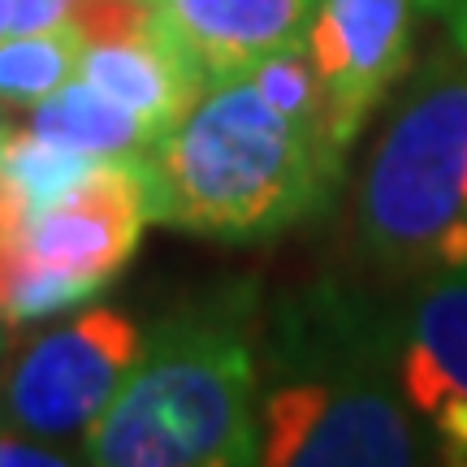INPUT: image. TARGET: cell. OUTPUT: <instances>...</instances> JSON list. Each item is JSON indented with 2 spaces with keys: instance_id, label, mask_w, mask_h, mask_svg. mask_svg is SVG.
Instances as JSON below:
<instances>
[{
  "instance_id": "6",
  "label": "cell",
  "mask_w": 467,
  "mask_h": 467,
  "mask_svg": "<svg viewBox=\"0 0 467 467\" xmlns=\"http://www.w3.org/2000/svg\"><path fill=\"white\" fill-rule=\"evenodd\" d=\"M416 0H320L307 57L325 91L329 139L347 151L377 104L407 78L416 44Z\"/></svg>"
},
{
  "instance_id": "11",
  "label": "cell",
  "mask_w": 467,
  "mask_h": 467,
  "mask_svg": "<svg viewBox=\"0 0 467 467\" xmlns=\"http://www.w3.org/2000/svg\"><path fill=\"white\" fill-rule=\"evenodd\" d=\"M26 130L66 148L91 151V156H148L161 139L134 109L104 96L83 74H74L69 83H61L35 104Z\"/></svg>"
},
{
  "instance_id": "9",
  "label": "cell",
  "mask_w": 467,
  "mask_h": 467,
  "mask_svg": "<svg viewBox=\"0 0 467 467\" xmlns=\"http://www.w3.org/2000/svg\"><path fill=\"white\" fill-rule=\"evenodd\" d=\"M91 87L121 100L148 121L156 134H169L182 121L208 87V69L178 35L169 31L161 14L121 35L91 39L78 61Z\"/></svg>"
},
{
  "instance_id": "15",
  "label": "cell",
  "mask_w": 467,
  "mask_h": 467,
  "mask_svg": "<svg viewBox=\"0 0 467 467\" xmlns=\"http://www.w3.org/2000/svg\"><path fill=\"white\" fill-rule=\"evenodd\" d=\"M69 5H74V0H14V5H9V31L31 35V31L61 26L69 17Z\"/></svg>"
},
{
  "instance_id": "5",
  "label": "cell",
  "mask_w": 467,
  "mask_h": 467,
  "mask_svg": "<svg viewBox=\"0 0 467 467\" xmlns=\"http://www.w3.org/2000/svg\"><path fill=\"white\" fill-rule=\"evenodd\" d=\"M143 355V329L113 307H87L35 337L0 377V424L35 441L83 437Z\"/></svg>"
},
{
  "instance_id": "18",
  "label": "cell",
  "mask_w": 467,
  "mask_h": 467,
  "mask_svg": "<svg viewBox=\"0 0 467 467\" xmlns=\"http://www.w3.org/2000/svg\"><path fill=\"white\" fill-rule=\"evenodd\" d=\"M9 329H14V325L0 320V377H5V364H9Z\"/></svg>"
},
{
  "instance_id": "12",
  "label": "cell",
  "mask_w": 467,
  "mask_h": 467,
  "mask_svg": "<svg viewBox=\"0 0 467 467\" xmlns=\"http://www.w3.org/2000/svg\"><path fill=\"white\" fill-rule=\"evenodd\" d=\"M87 39L69 22L31 35H0V104L35 109L48 91L78 74Z\"/></svg>"
},
{
  "instance_id": "8",
  "label": "cell",
  "mask_w": 467,
  "mask_h": 467,
  "mask_svg": "<svg viewBox=\"0 0 467 467\" xmlns=\"http://www.w3.org/2000/svg\"><path fill=\"white\" fill-rule=\"evenodd\" d=\"M148 221L143 156H104L69 195L26 213L22 251L31 265L66 273L96 295L126 268Z\"/></svg>"
},
{
  "instance_id": "16",
  "label": "cell",
  "mask_w": 467,
  "mask_h": 467,
  "mask_svg": "<svg viewBox=\"0 0 467 467\" xmlns=\"http://www.w3.org/2000/svg\"><path fill=\"white\" fill-rule=\"evenodd\" d=\"M61 463H69V459L52 441H35L26 433L0 437V467H61Z\"/></svg>"
},
{
  "instance_id": "20",
  "label": "cell",
  "mask_w": 467,
  "mask_h": 467,
  "mask_svg": "<svg viewBox=\"0 0 467 467\" xmlns=\"http://www.w3.org/2000/svg\"><path fill=\"white\" fill-rule=\"evenodd\" d=\"M9 134L14 130H9V126H5V117H0V156H5V148H9Z\"/></svg>"
},
{
  "instance_id": "3",
  "label": "cell",
  "mask_w": 467,
  "mask_h": 467,
  "mask_svg": "<svg viewBox=\"0 0 467 467\" xmlns=\"http://www.w3.org/2000/svg\"><path fill=\"white\" fill-rule=\"evenodd\" d=\"M100 467L260 463V355L247 295L200 303L143 334L117 399L87 424Z\"/></svg>"
},
{
  "instance_id": "7",
  "label": "cell",
  "mask_w": 467,
  "mask_h": 467,
  "mask_svg": "<svg viewBox=\"0 0 467 467\" xmlns=\"http://www.w3.org/2000/svg\"><path fill=\"white\" fill-rule=\"evenodd\" d=\"M394 377L437 459L467 463V265L416 277L394 312Z\"/></svg>"
},
{
  "instance_id": "10",
  "label": "cell",
  "mask_w": 467,
  "mask_h": 467,
  "mask_svg": "<svg viewBox=\"0 0 467 467\" xmlns=\"http://www.w3.org/2000/svg\"><path fill=\"white\" fill-rule=\"evenodd\" d=\"M213 78L243 74L265 52L307 44L320 0H151Z\"/></svg>"
},
{
  "instance_id": "13",
  "label": "cell",
  "mask_w": 467,
  "mask_h": 467,
  "mask_svg": "<svg viewBox=\"0 0 467 467\" xmlns=\"http://www.w3.org/2000/svg\"><path fill=\"white\" fill-rule=\"evenodd\" d=\"M100 161L104 156L52 143V139H44V134H35V130H17V134H9V148L0 156V169L17 186L26 213H39V208L57 203L61 195H69L78 182H87Z\"/></svg>"
},
{
  "instance_id": "4",
  "label": "cell",
  "mask_w": 467,
  "mask_h": 467,
  "mask_svg": "<svg viewBox=\"0 0 467 467\" xmlns=\"http://www.w3.org/2000/svg\"><path fill=\"white\" fill-rule=\"evenodd\" d=\"M355 238L394 277L467 265V52L446 44L416 69L368 156Z\"/></svg>"
},
{
  "instance_id": "2",
  "label": "cell",
  "mask_w": 467,
  "mask_h": 467,
  "mask_svg": "<svg viewBox=\"0 0 467 467\" xmlns=\"http://www.w3.org/2000/svg\"><path fill=\"white\" fill-rule=\"evenodd\" d=\"M342 156L325 134L277 113L247 74L213 78L143 156L148 217L225 243L273 238L329 208Z\"/></svg>"
},
{
  "instance_id": "14",
  "label": "cell",
  "mask_w": 467,
  "mask_h": 467,
  "mask_svg": "<svg viewBox=\"0 0 467 467\" xmlns=\"http://www.w3.org/2000/svg\"><path fill=\"white\" fill-rule=\"evenodd\" d=\"M243 74L260 87V96H265L277 113H285L295 126H303V130L325 134V139H329V121H325V91H320L317 66H312V57H307V44L265 52V57H260V61H251ZM329 143H334V139H329Z\"/></svg>"
},
{
  "instance_id": "19",
  "label": "cell",
  "mask_w": 467,
  "mask_h": 467,
  "mask_svg": "<svg viewBox=\"0 0 467 467\" xmlns=\"http://www.w3.org/2000/svg\"><path fill=\"white\" fill-rule=\"evenodd\" d=\"M9 5H14V0H0V35L9 31Z\"/></svg>"
},
{
  "instance_id": "17",
  "label": "cell",
  "mask_w": 467,
  "mask_h": 467,
  "mask_svg": "<svg viewBox=\"0 0 467 467\" xmlns=\"http://www.w3.org/2000/svg\"><path fill=\"white\" fill-rule=\"evenodd\" d=\"M420 14H429L441 22V31L451 35L454 48L467 52V0H416Z\"/></svg>"
},
{
  "instance_id": "1",
  "label": "cell",
  "mask_w": 467,
  "mask_h": 467,
  "mask_svg": "<svg viewBox=\"0 0 467 467\" xmlns=\"http://www.w3.org/2000/svg\"><path fill=\"white\" fill-rule=\"evenodd\" d=\"M260 463L402 467L433 441L394 377V317L320 282L285 299L265 329Z\"/></svg>"
}]
</instances>
